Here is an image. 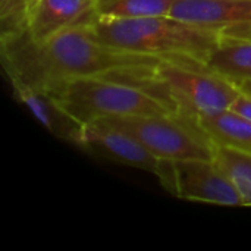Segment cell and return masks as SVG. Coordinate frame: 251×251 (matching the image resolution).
Listing matches in <instances>:
<instances>
[{
	"label": "cell",
	"mask_w": 251,
	"mask_h": 251,
	"mask_svg": "<svg viewBox=\"0 0 251 251\" xmlns=\"http://www.w3.org/2000/svg\"><path fill=\"white\" fill-rule=\"evenodd\" d=\"M229 109L251 121V96L241 91V94L237 97V100L232 103V106Z\"/></svg>",
	"instance_id": "obj_16"
},
{
	"label": "cell",
	"mask_w": 251,
	"mask_h": 251,
	"mask_svg": "<svg viewBox=\"0 0 251 251\" xmlns=\"http://www.w3.org/2000/svg\"><path fill=\"white\" fill-rule=\"evenodd\" d=\"M213 162L238 190L243 206H251V153L212 143Z\"/></svg>",
	"instance_id": "obj_13"
},
{
	"label": "cell",
	"mask_w": 251,
	"mask_h": 251,
	"mask_svg": "<svg viewBox=\"0 0 251 251\" xmlns=\"http://www.w3.org/2000/svg\"><path fill=\"white\" fill-rule=\"evenodd\" d=\"M49 94L81 125L113 116L176 115L150 93L107 75L75 78Z\"/></svg>",
	"instance_id": "obj_3"
},
{
	"label": "cell",
	"mask_w": 251,
	"mask_h": 251,
	"mask_svg": "<svg viewBox=\"0 0 251 251\" xmlns=\"http://www.w3.org/2000/svg\"><path fill=\"white\" fill-rule=\"evenodd\" d=\"M18 101L25 104L35 119L53 135L78 146L82 125L76 122L62 106L49 94L35 90L19 79L7 78Z\"/></svg>",
	"instance_id": "obj_10"
},
{
	"label": "cell",
	"mask_w": 251,
	"mask_h": 251,
	"mask_svg": "<svg viewBox=\"0 0 251 251\" xmlns=\"http://www.w3.org/2000/svg\"><path fill=\"white\" fill-rule=\"evenodd\" d=\"M206 66L232 82L251 81V40L222 37Z\"/></svg>",
	"instance_id": "obj_12"
},
{
	"label": "cell",
	"mask_w": 251,
	"mask_h": 251,
	"mask_svg": "<svg viewBox=\"0 0 251 251\" xmlns=\"http://www.w3.org/2000/svg\"><path fill=\"white\" fill-rule=\"evenodd\" d=\"M78 147L101 159L151 174L156 172L159 165V159L137 138L104 119H97L82 125Z\"/></svg>",
	"instance_id": "obj_7"
},
{
	"label": "cell",
	"mask_w": 251,
	"mask_h": 251,
	"mask_svg": "<svg viewBox=\"0 0 251 251\" xmlns=\"http://www.w3.org/2000/svg\"><path fill=\"white\" fill-rule=\"evenodd\" d=\"M91 28L101 43L125 53L203 65L222 40L221 34L172 15L99 18Z\"/></svg>",
	"instance_id": "obj_2"
},
{
	"label": "cell",
	"mask_w": 251,
	"mask_h": 251,
	"mask_svg": "<svg viewBox=\"0 0 251 251\" xmlns=\"http://www.w3.org/2000/svg\"><path fill=\"white\" fill-rule=\"evenodd\" d=\"M1 63L7 78L50 93L66 81L154 65L160 59L116 50L101 43L91 26L63 29L35 41L26 29L1 32Z\"/></svg>",
	"instance_id": "obj_1"
},
{
	"label": "cell",
	"mask_w": 251,
	"mask_h": 251,
	"mask_svg": "<svg viewBox=\"0 0 251 251\" xmlns=\"http://www.w3.org/2000/svg\"><path fill=\"white\" fill-rule=\"evenodd\" d=\"M15 6H16V0H0V19H1V22L7 21L10 18Z\"/></svg>",
	"instance_id": "obj_17"
},
{
	"label": "cell",
	"mask_w": 251,
	"mask_h": 251,
	"mask_svg": "<svg viewBox=\"0 0 251 251\" xmlns=\"http://www.w3.org/2000/svg\"><path fill=\"white\" fill-rule=\"evenodd\" d=\"M99 18L94 0H40L25 29L32 40L43 41L68 28L93 26Z\"/></svg>",
	"instance_id": "obj_9"
},
{
	"label": "cell",
	"mask_w": 251,
	"mask_h": 251,
	"mask_svg": "<svg viewBox=\"0 0 251 251\" xmlns=\"http://www.w3.org/2000/svg\"><path fill=\"white\" fill-rule=\"evenodd\" d=\"M153 74L162 81L178 107L191 121L228 110L241 94L240 87L196 60L160 59Z\"/></svg>",
	"instance_id": "obj_4"
},
{
	"label": "cell",
	"mask_w": 251,
	"mask_h": 251,
	"mask_svg": "<svg viewBox=\"0 0 251 251\" xmlns=\"http://www.w3.org/2000/svg\"><path fill=\"white\" fill-rule=\"evenodd\" d=\"M40 0H16V6L10 18L1 22V32H13L26 28L28 15Z\"/></svg>",
	"instance_id": "obj_15"
},
{
	"label": "cell",
	"mask_w": 251,
	"mask_h": 251,
	"mask_svg": "<svg viewBox=\"0 0 251 251\" xmlns=\"http://www.w3.org/2000/svg\"><path fill=\"white\" fill-rule=\"evenodd\" d=\"M235 84L240 87V90H241L243 93L251 96V81H240V82H235Z\"/></svg>",
	"instance_id": "obj_18"
},
{
	"label": "cell",
	"mask_w": 251,
	"mask_h": 251,
	"mask_svg": "<svg viewBox=\"0 0 251 251\" xmlns=\"http://www.w3.org/2000/svg\"><path fill=\"white\" fill-rule=\"evenodd\" d=\"M169 15L222 37L251 40V0H175Z\"/></svg>",
	"instance_id": "obj_8"
},
{
	"label": "cell",
	"mask_w": 251,
	"mask_h": 251,
	"mask_svg": "<svg viewBox=\"0 0 251 251\" xmlns=\"http://www.w3.org/2000/svg\"><path fill=\"white\" fill-rule=\"evenodd\" d=\"M196 124L215 144L251 153V121L228 109L200 116Z\"/></svg>",
	"instance_id": "obj_11"
},
{
	"label": "cell",
	"mask_w": 251,
	"mask_h": 251,
	"mask_svg": "<svg viewBox=\"0 0 251 251\" xmlns=\"http://www.w3.org/2000/svg\"><path fill=\"white\" fill-rule=\"evenodd\" d=\"M100 18H143L169 15L175 0H94Z\"/></svg>",
	"instance_id": "obj_14"
},
{
	"label": "cell",
	"mask_w": 251,
	"mask_h": 251,
	"mask_svg": "<svg viewBox=\"0 0 251 251\" xmlns=\"http://www.w3.org/2000/svg\"><path fill=\"white\" fill-rule=\"evenodd\" d=\"M137 138L157 159L212 160V141L199 125L182 115L103 118Z\"/></svg>",
	"instance_id": "obj_5"
},
{
	"label": "cell",
	"mask_w": 251,
	"mask_h": 251,
	"mask_svg": "<svg viewBox=\"0 0 251 251\" xmlns=\"http://www.w3.org/2000/svg\"><path fill=\"white\" fill-rule=\"evenodd\" d=\"M154 175L172 196L219 206H243L241 196L228 175L206 159H159Z\"/></svg>",
	"instance_id": "obj_6"
}]
</instances>
